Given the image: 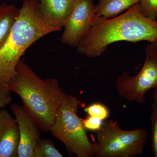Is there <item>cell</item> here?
Here are the masks:
<instances>
[{"mask_svg": "<svg viewBox=\"0 0 157 157\" xmlns=\"http://www.w3.org/2000/svg\"><path fill=\"white\" fill-rule=\"evenodd\" d=\"M157 39V21L140 13L139 3L117 17L95 15L88 30L78 46V52L88 58L101 56L110 44L119 41L154 43Z\"/></svg>", "mask_w": 157, "mask_h": 157, "instance_id": "obj_1", "label": "cell"}, {"mask_svg": "<svg viewBox=\"0 0 157 157\" xmlns=\"http://www.w3.org/2000/svg\"><path fill=\"white\" fill-rule=\"evenodd\" d=\"M10 92L21 99L23 106L42 132H49L57 113L68 95L56 78L42 79L22 60L9 82Z\"/></svg>", "mask_w": 157, "mask_h": 157, "instance_id": "obj_2", "label": "cell"}, {"mask_svg": "<svg viewBox=\"0 0 157 157\" xmlns=\"http://www.w3.org/2000/svg\"><path fill=\"white\" fill-rule=\"evenodd\" d=\"M42 19L36 0H23L19 16L0 48V87L8 88L26 51L48 34L60 31Z\"/></svg>", "mask_w": 157, "mask_h": 157, "instance_id": "obj_3", "label": "cell"}, {"mask_svg": "<svg viewBox=\"0 0 157 157\" xmlns=\"http://www.w3.org/2000/svg\"><path fill=\"white\" fill-rule=\"evenodd\" d=\"M96 136L97 140L93 143L95 157H133L143 155L148 138L144 128L123 130L117 121L107 119L96 132Z\"/></svg>", "mask_w": 157, "mask_h": 157, "instance_id": "obj_4", "label": "cell"}, {"mask_svg": "<svg viewBox=\"0 0 157 157\" xmlns=\"http://www.w3.org/2000/svg\"><path fill=\"white\" fill-rule=\"evenodd\" d=\"M80 105L76 97L68 95L59 108L49 132L63 144L70 155L94 157L93 143L89 139L82 119L78 115Z\"/></svg>", "mask_w": 157, "mask_h": 157, "instance_id": "obj_5", "label": "cell"}, {"mask_svg": "<svg viewBox=\"0 0 157 157\" xmlns=\"http://www.w3.org/2000/svg\"><path fill=\"white\" fill-rule=\"evenodd\" d=\"M157 87V50L152 43L145 48V59L143 67L135 76L124 72L117 80L119 95L129 102L143 104L147 93Z\"/></svg>", "mask_w": 157, "mask_h": 157, "instance_id": "obj_6", "label": "cell"}, {"mask_svg": "<svg viewBox=\"0 0 157 157\" xmlns=\"http://www.w3.org/2000/svg\"><path fill=\"white\" fill-rule=\"evenodd\" d=\"M95 8L94 0H75L73 12L61 37L63 44L76 48L90 27Z\"/></svg>", "mask_w": 157, "mask_h": 157, "instance_id": "obj_7", "label": "cell"}, {"mask_svg": "<svg viewBox=\"0 0 157 157\" xmlns=\"http://www.w3.org/2000/svg\"><path fill=\"white\" fill-rule=\"evenodd\" d=\"M10 108L19 129L17 157H34L35 149L42 138L41 130L23 105L12 104Z\"/></svg>", "mask_w": 157, "mask_h": 157, "instance_id": "obj_8", "label": "cell"}, {"mask_svg": "<svg viewBox=\"0 0 157 157\" xmlns=\"http://www.w3.org/2000/svg\"><path fill=\"white\" fill-rule=\"evenodd\" d=\"M18 125L8 110H0V157H17Z\"/></svg>", "mask_w": 157, "mask_h": 157, "instance_id": "obj_9", "label": "cell"}, {"mask_svg": "<svg viewBox=\"0 0 157 157\" xmlns=\"http://www.w3.org/2000/svg\"><path fill=\"white\" fill-rule=\"evenodd\" d=\"M40 15L46 24L61 30L74 9L75 0H39Z\"/></svg>", "mask_w": 157, "mask_h": 157, "instance_id": "obj_10", "label": "cell"}, {"mask_svg": "<svg viewBox=\"0 0 157 157\" xmlns=\"http://www.w3.org/2000/svg\"><path fill=\"white\" fill-rule=\"evenodd\" d=\"M140 0H99L95 8L98 17L110 18L118 16L128 10Z\"/></svg>", "mask_w": 157, "mask_h": 157, "instance_id": "obj_11", "label": "cell"}, {"mask_svg": "<svg viewBox=\"0 0 157 157\" xmlns=\"http://www.w3.org/2000/svg\"><path fill=\"white\" fill-rule=\"evenodd\" d=\"M19 12L20 9L14 4L0 5V48L9 37Z\"/></svg>", "mask_w": 157, "mask_h": 157, "instance_id": "obj_12", "label": "cell"}, {"mask_svg": "<svg viewBox=\"0 0 157 157\" xmlns=\"http://www.w3.org/2000/svg\"><path fill=\"white\" fill-rule=\"evenodd\" d=\"M52 140L41 138L34 152V157H63Z\"/></svg>", "mask_w": 157, "mask_h": 157, "instance_id": "obj_13", "label": "cell"}, {"mask_svg": "<svg viewBox=\"0 0 157 157\" xmlns=\"http://www.w3.org/2000/svg\"><path fill=\"white\" fill-rule=\"evenodd\" d=\"M139 5L140 13L144 16L157 21V0H140Z\"/></svg>", "mask_w": 157, "mask_h": 157, "instance_id": "obj_14", "label": "cell"}, {"mask_svg": "<svg viewBox=\"0 0 157 157\" xmlns=\"http://www.w3.org/2000/svg\"><path fill=\"white\" fill-rule=\"evenodd\" d=\"M89 116L98 118L102 121L107 119L109 113L108 108L104 104L99 103H94L85 109Z\"/></svg>", "mask_w": 157, "mask_h": 157, "instance_id": "obj_15", "label": "cell"}, {"mask_svg": "<svg viewBox=\"0 0 157 157\" xmlns=\"http://www.w3.org/2000/svg\"><path fill=\"white\" fill-rule=\"evenodd\" d=\"M151 110V149L154 156L157 157V108L155 102L152 104Z\"/></svg>", "mask_w": 157, "mask_h": 157, "instance_id": "obj_16", "label": "cell"}, {"mask_svg": "<svg viewBox=\"0 0 157 157\" xmlns=\"http://www.w3.org/2000/svg\"><path fill=\"white\" fill-rule=\"evenodd\" d=\"M85 128L87 131L97 132L101 129L104 121L98 118L88 116L82 120Z\"/></svg>", "mask_w": 157, "mask_h": 157, "instance_id": "obj_17", "label": "cell"}, {"mask_svg": "<svg viewBox=\"0 0 157 157\" xmlns=\"http://www.w3.org/2000/svg\"><path fill=\"white\" fill-rule=\"evenodd\" d=\"M11 92L8 88L0 87V110L11 104Z\"/></svg>", "mask_w": 157, "mask_h": 157, "instance_id": "obj_18", "label": "cell"}, {"mask_svg": "<svg viewBox=\"0 0 157 157\" xmlns=\"http://www.w3.org/2000/svg\"><path fill=\"white\" fill-rule=\"evenodd\" d=\"M153 98L154 102L157 103V87L155 88L153 95Z\"/></svg>", "mask_w": 157, "mask_h": 157, "instance_id": "obj_19", "label": "cell"}, {"mask_svg": "<svg viewBox=\"0 0 157 157\" xmlns=\"http://www.w3.org/2000/svg\"><path fill=\"white\" fill-rule=\"evenodd\" d=\"M153 44V45H154L155 48L157 50V39L156 40L155 42H154V43H152Z\"/></svg>", "mask_w": 157, "mask_h": 157, "instance_id": "obj_20", "label": "cell"}, {"mask_svg": "<svg viewBox=\"0 0 157 157\" xmlns=\"http://www.w3.org/2000/svg\"><path fill=\"white\" fill-rule=\"evenodd\" d=\"M156 104V106L157 108V103H155Z\"/></svg>", "mask_w": 157, "mask_h": 157, "instance_id": "obj_21", "label": "cell"}]
</instances>
